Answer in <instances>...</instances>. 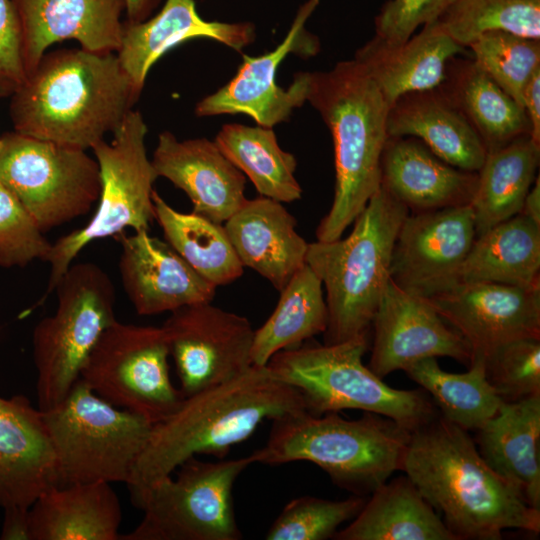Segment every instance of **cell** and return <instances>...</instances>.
<instances>
[{
    "label": "cell",
    "mask_w": 540,
    "mask_h": 540,
    "mask_svg": "<svg viewBox=\"0 0 540 540\" xmlns=\"http://www.w3.org/2000/svg\"><path fill=\"white\" fill-rule=\"evenodd\" d=\"M520 214L540 225V178L537 175L527 193Z\"/></svg>",
    "instance_id": "cell-47"
},
{
    "label": "cell",
    "mask_w": 540,
    "mask_h": 540,
    "mask_svg": "<svg viewBox=\"0 0 540 540\" xmlns=\"http://www.w3.org/2000/svg\"><path fill=\"white\" fill-rule=\"evenodd\" d=\"M58 485L42 412L23 395L0 396V508L30 507Z\"/></svg>",
    "instance_id": "cell-22"
},
{
    "label": "cell",
    "mask_w": 540,
    "mask_h": 540,
    "mask_svg": "<svg viewBox=\"0 0 540 540\" xmlns=\"http://www.w3.org/2000/svg\"><path fill=\"white\" fill-rule=\"evenodd\" d=\"M41 412L55 455L58 486L127 484L153 425L105 401L80 378L61 402Z\"/></svg>",
    "instance_id": "cell-8"
},
{
    "label": "cell",
    "mask_w": 540,
    "mask_h": 540,
    "mask_svg": "<svg viewBox=\"0 0 540 540\" xmlns=\"http://www.w3.org/2000/svg\"><path fill=\"white\" fill-rule=\"evenodd\" d=\"M404 371L433 397L445 419L467 431L480 428L503 402L486 377L481 354L472 356L465 373L442 370L434 357L418 360Z\"/></svg>",
    "instance_id": "cell-37"
},
{
    "label": "cell",
    "mask_w": 540,
    "mask_h": 540,
    "mask_svg": "<svg viewBox=\"0 0 540 540\" xmlns=\"http://www.w3.org/2000/svg\"><path fill=\"white\" fill-rule=\"evenodd\" d=\"M0 146H1V138H0Z\"/></svg>",
    "instance_id": "cell-49"
},
{
    "label": "cell",
    "mask_w": 540,
    "mask_h": 540,
    "mask_svg": "<svg viewBox=\"0 0 540 540\" xmlns=\"http://www.w3.org/2000/svg\"><path fill=\"white\" fill-rule=\"evenodd\" d=\"M119 272L123 289L139 315L211 302L216 294L217 287L148 230L122 237Z\"/></svg>",
    "instance_id": "cell-19"
},
{
    "label": "cell",
    "mask_w": 540,
    "mask_h": 540,
    "mask_svg": "<svg viewBox=\"0 0 540 540\" xmlns=\"http://www.w3.org/2000/svg\"><path fill=\"white\" fill-rule=\"evenodd\" d=\"M3 510L0 539L31 540L29 507H10Z\"/></svg>",
    "instance_id": "cell-46"
},
{
    "label": "cell",
    "mask_w": 540,
    "mask_h": 540,
    "mask_svg": "<svg viewBox=\"0 0 540 540\" xmlns=\"http://www.w3.org/2000/svg\"><path fill=\"white\" fill-rule=\"evenodd\" d=\"M539 273L540 225L519 213L475 237L459 278L528 288L540 286Z\"/></svg>",
    "instance_id": "cell-32"
},
{
    "label": "cell",
    "mask_w": 540,
    "mask_h": 540,
    "mask_svg": "<svg viewBox=\"0 0 540 540\" xmlns=\"http://www.w3.org/2000/svg\"><path fill=\"white\" fill-rule=\"evenodd\" d=\"M160 0H125L128 22L137 23L147 19Z\"/></svg>",
    "instance_id": "cell-48"
},
{
    "label": "cell",
    "mask_w": 540,
    "mask_h": 540,
    "mask_svg": "<svg viewBox=\"0 0 540 540\" xmlns=\"http://www.w3.org/2000/svg\"><path fill=\"white\" fill-rule=\"evenodd\" d=\"M408 208L380 186L345 238L308 244L306 264L326 291L324 344L368 337L390 280L394 243Z\"/></svg>",
    "instance_id": "cell-6"
},
{
    "label": "cell",
    "mask_w": 540,
    "mask_h": 540,
    "mask_svg": "<svg viewBox=\"0 0 540 540\" xmlns=\"http://www.w3.org/2000/svg\"><path fill=\"white\" fill-rule=\"evenodd\" d=\"M484 358L486 377L503 402L540 395V339L508 342Z\"/></svg>",
    "instance_id": "cell-41"
},
{
    "label": "cell",
    "mask_w": 540,
    "mask_h": 540,
    "mask_svg": "<svg viewBox=\"0 0 540 540\" xmlns=\"http://www.w3.org/2000/svg\"><path fill=\"white\" fill-rule=\"evenodd\" d=\"M366 499L337 540H458L406 476L387 480Z\"/></svg>",
    "instance_id": "cell-30"
},
{
    "label": "cell",
    "mask_w": 540,
    "mask_h": 540,
    "mask_svg": "<svg viewBox=\"0 0 540 540\" xmlns=\"http://www.w3.org/2000/svg\"><path fill=\"white\" fill-rule=\"evenodd\" d=\"M169 357L162 326L116 320L93 348L80 379L110 404L156 424L171 415L185 398L171 381Z\"/></svg>",
    "instance_id": "cell-13"
},
{
    "label": "cell",
    "mask_w": 540,
    "mask_h": 540,
    "mask_svg": "<svg viewBox=\"0 0 540 540\" xmlns=\"http://www.w3.org/2000/svg\"><path fill=\"white\" fill-rule=\"evenodd\" d=\"M318 2L309 0L301 7L286 37L274 50L257 57L244 55L235 76L197 103L196 115L242 113L250 116L258 126L272 128L286 121L295 108L307 102L309 72L294 75L287 89L277 84L276 74L289 53L304 58L318 53V38L305 29V22Z\"/></svg>",
    "instance_id": "cell-15"
},
{
    "label": "cell",
    "mask_w": 540,
    "mask_h": 540,
    "mask_svg": "<svg viewBox=\"0 0 540 540\" xmlns=\"http://www.w3.org/2000/svg\"><path fill=\"white\" fill-rule=\"evenodd\" d=\"M307 102L333 141L334 197L316 229L317 241L329 242L342 237L381 186L388 105L355 59L325 72H309Z\"/></svg>",
    "instance_id": "cell-4"
},
{
    "label": "cell",
    "mask_w": 540,
    "mask_h": 540,
    "mask_svg": "<svg viewBox=\"0 0 540 540\" xmlns=\"http://www.w3.org/2000/svg\"><path fill=\"white\" fill-rule=\"evenodd\" d=\"M250 22L206 21L197 12L194 0H166L153 18L124 23L117 51L120 64L141 93L148 72L167 51L185 41L207 38L241 51L255 40Z\"/></svg>",
    "instance_id": "cell-23"
},
{
    "label": "cell",
    "mask_w": 540,
    "mask_h": 540,
    "mask_svg": "<svg viewBox=\"0 0 540 540\" xmlns=\"http://www.w3.org/2000/svg\"><path fill=\"white\" fill-rule=\"evenodd\" d=\"M21 24L27 76L49 46L77 40L82 49L117 53L124 22L125 0H12Z\"/></svg>",
    "instance_id": "cell-20"
},
{
    "label": "cell",
    "mask_w": 540,
    "mask_h": 540,
    "mask_svg": "<svg viewBox=\"0 0 540 540\" xmlns=\"http://www.w3.org/2000/svg\"><path fill=\"white\" fill-rule=\"evenodd\" d=\"M468 48L474 62L523 108V90L540 69V40L491 31Z\"/></svg>",
    "instance_id": "cell-39"
},
{
    "label": "cell",
    "mask_w": 540,
    "mask_h": 540,
    "mask_svg": "<svg viewBox=\"0 0 540 540\" xmlns=\"http://www.w3.org/2000/svg\"><path fill=\"white\" fill-rule=\"evenodd\" d=\"M158 177L168 179L186 193L193 212L222 224L247 198L245 175L206 138L178 140L163 131L151 159Z\"/></svg>",
    "instance_id": "cell-21"
},
{
    "label": "cell",
    "mask_w": 540,
    "mask_h": 540,
    "mask_svg": "<svg viewBox=\"0 0 540 540\" xmlns=\"http://www.w3.org/2000/svg\"><path fill=\"white\" fill-rule=\"evenodd\" d=\"M402 471L458 540L540 531V510L486 464L467 430L440 414L411 432Z\"/></svg>",
    "instance_id": "cell-1"
},
{
    "label": "cell",
    "mask_w": 540,
    "mask_h": 540,
    "mask_svg": "<svg viewBox=\"0 0 540 540\" xmlns=\"http://www.w3.org/2000/svg\"><path fill=\"white\" fill-rule=\"evenodd\" d=\"M152 199L165 241L201 277L215 287L241 277L244 267L222 224L195 212L177 211L155 190Z\"/></svg>",
    "instance_id": "cell-35"
},
{
    "label": "cell",
    "mask_w": 540,
    "mask_h": 540,
    "mask_svg": "<svg viewBox=\"0 0 540 540\" xmlns=\"http://www.w3.org/2000/svg\"><path fill=\"white\" fill-rule=\"evenodd\" d=\"M369 369L379 378L429 357H450L469 366L467 341L423 297L405 291L390 278L372 320Z\"/></svg>",
    "instance_id": "cell-17"
},
{
    "label": "cell",
    "mask_w": 540,
    "mask_h": 540,
    "mask_svg": "<svg viewBox=\"0 0 540 540\" xmlns=\"http://www.w3.org/2000/svg\"><path fill=\"white\" fill-rule=\"evenodd\" d=\"M477 172L456 168L413 137H388L381 157V186L413 213L469 205Z\"/></svg>",
    "instance_id": "cell-24"
},
{
    "label": "cell",
    "mask_w": 540,
    "mask_h": 540,
    "mask_svg": "<svg viewBox=\"0 0 540 540\" xmlns=\"http://www.w3.org/2000/svg\"><path fill=\"white\" fill-rule=\"evenodd\" d=\"M306 410L300 393L268 367L252 365L240 376L185 397L164 420L153 424L127 482L130 493L171 475L190 457L224 458L265 420Z\"/></svg>",
    "instance_id": "cell-2"
},
{
    "label": "cell",
    "mask_w": 540,
    "mask_h": 540,
    "mask_svg": "<svg viewBox=\"0 0 540 540\" xmlns=\"http://www.w3.org/2000/svg\"><path fill=\"white\" fill-rule=\"evenodd\" d=\"M368 337L335 344L302 343L277 352L267 363L280 381L295 388L312 415L363 410L386 416L410 432L439 413L422 390L387 385L363 364Z\"/></svg>",
    "instance_id": "cell-7"
},
{
    "label": "cell",
    "mask_w": 540,
    "mask_h": 540,
    "mask_svg": "<svg viewBox=\"0 0 540 540\" xmlns=\"http://www.w3.org/2000/svg\"><path fill=\"white\" fill-rule=\"evenodd\" d=\"M388 137H413L461 170L478 172L487 151L479 135L441 86L399 97L388 108Z\"/></svg>",
    "instance_id": "cell-27"
},
{
    "label": "cell",
    "mask_w": 540,
    "mask_h": 540,
    "mask_svg": "<svg viewBox=\"0 0 540 540\" xmlns=\"http://www.w3.org/2000/svg\"><path fill=\"white\" fill-rule=\"evenodd\" d=\"M214 141L260 196L281 203L301 199L302 188L295 177L296 158L280 147L272 128L226 124Z\"/></svg>",
    "instance_id": "cell-36"
},
{
    "label": "cell",
    "mask_w": 540,
    "mask_h": 540,
    "mask_svg": "<svg viewBox=\"0 0 540 540\" xmlns=\"http://www.w3.org/2000/svg\"><path fill=\"white\" fill-rule=\"evenodd\" d=\"M467 341L474 354L523 339H540V286L459 282L427 299Z\"/></svg>",
    "instance_id": "cell-18"
},
{
    "label": "cell",
    "mask_w": 540,
    "mask_h": 540,
    "mask_svg": "<svg viewBox=\"0 0 540 540\" xmlns=\"http://www.w3.org/2000/svg\"><path fill=\"white\" fill-rule=\"evenodd\" d=\"M440 86L475 129L487 152L530 136L524 109L473 59H451Z\"/></svg>",
    "instance_id": "cell-31"
},
{
    "label": "cell",
    "mask_w": 540,
    "mask_h": 540,
    "mask_svg": "<svg viewBox=\"0 0 540 540\" xmlns=\"http://www.w3.org/2000/svg\"><path fill=\"white\" fill-rule=\"evenodd\" d=\"M365 496L354 495L332 501L301 496L288 502L269 527L267 540H325L333 538L338 528L351 521L361 510Z\"/></svg>",
    "instance_id": "cell-40"
},
{
    "label": "cell",
    "mask_w": 540,
    "mask_h": 540,
    "mask_svg": "<svg viewBox=\"0 0 540 540\" xmlns=\"http://www.w3.org/2000/svg\"><path fill=\"white\" fill-rule=\"evenodd\" d=\"M120 501L108 482L54 486L29 507L31 540H120Z\"/></svg>",
    "instance_id": "cell-29"
},
{
    "label": "cell",
    "mask_w": 540,
    "mask_h": 540,
    "mask_svg": "<svg viewBox=\"0 0 540 540\" xmlns=\"http://www.w3.org/2000/svg\"><path fill=\"white\" fill-rule=\"evenodd\" d=\"M254 463L251 454L219 461L190 457L171 475L130 493L143 517L121 539L240 540L232 491L238 476Z\"/></svg>",
    "instance_id": "cell-10"
},
{
    "label": "cell",
    "mask_w": 540,
    "mask_h": 540,
    "mask_svg": "<svg viewBox=\"0 0 540 540\" xmlns=\"http://www.w3.org/2000/svg\"><path fill=\"white\" fill-rule=\"evenodd\" d=\"M476 432L475 444L486 464L540 510V395L502 402Z\"/></svg>",
    "instance_id": "cell-28"
},
{
    "label": "cell",
    "mask_w": 540,
    "mask_h": 540,
    "mask_svg": "<svg viewBox=\"0 0 540 540\" xmlns=\"http://www.w3.org/2000/svg\"><path fill=\"white\" fill-rule=\"evenodd\" d=\"M466 48L456 43L439 21L424 25L401 44L390 45L376 36L359 48L355 59L391 106L399 97L440 86L447 65Z\"/></svg>",
    "instance_id": "cell-26"
},
{
    "label": "cell",
    "mask_w": 540,
    "mask_h": 540,
    "mask_svg": "<svg viewBox=\"0 0 540 540\" xmlns=\"http://www.w3.org/2000/svg\"><path fill=\"white\" fill-rule=\"evenodd\" d=\"M0 183L43 232L87 214L101 190L98 163L86 150L16 131L1 137Z\"/></svg>",
    "instance_id": "cell-12"
},
{
    "label": "cell",
    "mask_w": 540,
    "mask_h": 540,
    "mask_svg": "<svg viewBox=\"0 0 540 540\" xmlns=\"http://www.w3.org/2000/svg\"><path fill=\"white\" fill-rule=\"evenodd\" d=\"M162 328L184 397L230 381L253 365L255 330L249 320L211 302L171 312Z\"/></svg>",
    "instance_id": "cell-14"
},
{
    "label": "cell",
    "mask_w": 540,
    "mask_h": 540,
    "mask_svg": "<svg viewBox=\"0 0 540 540\" xmlns=\"http://www.w3.org/2000/svg\"><path fill=\"white\" fill-rule=\"evenodd\" d=\"M455 0H386L374 19L375 35L397 45L419 27L438 21Z\"/></svg>",
    "instance_id": "cell-43"
},
{
    "label": "cell",
    "mask_w": 540,
    "mask_h": 540,
    "mask_svg": "<svg viewBox=\"0 0 540 540\" xmlns=\"http://www.w3.org/2000/svg\"><path fill=\"white\" fill-rule=\"evenodd\" d=\"M140 96L116 53H45L10 97L14 131L87 150L113 132Z\"/></svg>",
    "instance_id": "cell-3"
},
{
    "label": "cell",
    "mask_w": 540,
    "mask_h": 540,
    "mask_svg": "<svg viewBox=\"0 0 540 540\" xmlns=\"http://www.w3.org/2000/svg\"><path fill=\"white\" fill-rule=\"evenodd\" d=\"M539 161L540 146L529 135L487 152L469 204L476 236L521 212L537 177Z\"/></svg>",
    "instance_id": "cell-33"
},
{
    "label": "cell",
    "mask_w": 540,
    "mask_h": 540,
    "mask_svg": "<svg viewBox=\"0 0 540 540\" xmlns=\"http://www.w3.org/2000/svg\"><path fill=\"white\" fill-rule=\"evenodd\" d=\"M327 323L322 282L305 264L280 291L278 303L269 318L254 331L252 364L267 365L277 352L323 334Z\"/></svg>",
    "instance_id": "cell-34"
},
{
    "label": "cell",
    "mask_w": 540,
    "mask_h": 540,
    "mask_svg": "<svg viewBox=\"0 0 540 540\" xmlns=\"http://www.w3.org/2000/svg\"><path fill=\"white\" fill-rule=\"evenodd\" d=\"M475 237L469 205L408 214L394 243L390 278L426 299L447 291L460 282Z\"/></svg>",
    "instance_id": "cell-16"
},
{
    "label": "cell",
    "mask_w": 540,
    "mask_h": 540,
    "mask_svg": "<svg viewBox=\"0 0 540 540\" xmlns=\"http://www.w3.org/2000/svg\"><path fill=\"white\" fill-rule=\"evenodd\" d=\"M18 199L0 183V266L47 262L52 244Z\"/></svg>",
    "instance_id": "cell-42"
},
{
    "label": "cell",
    "mask_w": 540,
    "mask_h": 540,
    "mask_svg": "<svg viewBox=\"0 0 540 540\" xmlns=\"http://www.w3.org/2000/svg\"><path fill=\"white\" fill-rule=\"evenodd\" d=\"M522 102L530 125V138L540 146V69L527 82Z\"/></svg>",
    "instance_id": "cell-45"
},
{
    "label": "cell",
    "mask_w": 540,
    "mask_h": 540,
    "mask_svg": "<svg viewBox=\"0 0 540 540\" xmlns=\"http://www.w3.org/2000/svg\"><path fill=\"white\" fill-rule=\"evenodd\" d=\"M91 149L99 166L101 190L90 221L52 244L47 259L50 274L46 298L82 249L89 243L117 235L126 228L149 230L155 220L153 184L158 178L147 156V126L139 111L130 110L112 132Z\"/></svg>",
    "instance_id": "cell-11"
},
{
    "label": "cell",
    "mask_w": 540,
    "mask_h": 540,
    "mask_svg": "<svg viewBox=\"0 0 540 540\" xmlns=\"http://www.w3.org/2000/svg\"><path fill=\"white\" fill-rule=\"evenodd\" d=\"M223 226L242 266L256 271L279 292L306 264L309 243L281 202L263 196L247 199Z\"/></svg>",
    "instance_id": "cell-25"
},
{
    "label": "cell",
    "mask_w": 540,
    "mask_h": 540,
    "mask_svg": "<svg viewBox=\"0 0 540 540\" xmlns=\"http://www.w3.org/2000/svg\"><path fill=\"white\" fill-rule=\"evenodd\" d=\"M410 435L394 420L373 412L347 420L338 412L312 415L302 410L272 420L265 445L251 455L265 465L309 461L341 489L365 496L402 471Z\"/></svg>",
    "instance_id": "cell-5"
},
{
    "label": "cell",
    "mask_w": 540,
    "mask_h": 540,
    "mask_svg": "<svg viewBox=\"0 0 540 540\" xmlns=\"http://www.w3.org/2000/svg\"><path fill=\"white\" fill-rule=\"evenodd\" d=\"M26 79L20 19L12 0H0V98L11 97Z\"/></svg>",
    "instance_id": "cell-44"
},
{
    "label": "cell",
    "mask_w": 540,
    "mask_h": 540,
    "mask_svg": "<svg viewBox=\"0 0 540 540\" xmlns=\"http://www.w3.org/2000/svg\"><path fill=\"white\" fill-rule=\"evenodd\" d=\"M55 312L33 330L38 408L61 402L80 378L103 332L117 319L109 275L97 264H71L55 286Z\"/></svg>",
    "instance_id": "cell-9"
},
{
    "label": "cell",
    "mask_w": 540,
    "mask_h": 540,
    "mask_svg": "<svg viewBox=\"0 0 540 540\" xmlns=\"http://www.w3.org/2000/svg\"><path fill=\"white\" fill-rule=\"evenodd\" d=\"M438 21L464 48L491 31L540 40V0H455Z\"/></svg>",
    "instance_id": "cell-38"
}]
</instances>
